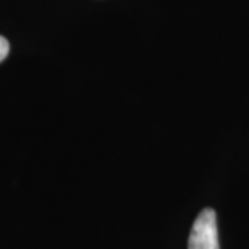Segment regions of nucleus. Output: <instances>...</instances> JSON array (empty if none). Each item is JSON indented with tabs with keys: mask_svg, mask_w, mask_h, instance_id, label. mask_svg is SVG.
I'll return each instance as SVG.
<instances>
[{
	"mask_svg": "<svg viewBox=\"0 0 249 249\" xmlns=\"http://www.w3.org/2000/svg\"><path fill=\"white\" fill-rule=\"evenodd\" d=\"M188 249H220L218 248L217 215L211 207L196 217L188 240Z\"/></svg>",
	"mask_w": 249,
	"mask_h": 249,
	"instance_id": "obj_1",
	"label": "nucleus"
},
{
	"mask_svg": "<svg viewBox=\"0 0 249 249\" xmlns=\"http://www.w3.org/2000/svg\"><path fill=\"white\" fill-rule=\"evenodd\" d=\"M8 52H10V44H8V41L3 36H0V62H3L5 58H7Z\"/></svg>",
	"mask_w": 249,
	"mask_h": 249,
	"instance_id": "obj_2",
	"label": "nucleus"
}]
</instances>
